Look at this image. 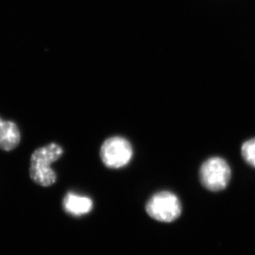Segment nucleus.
I'll list each match as a JSON object with an SVG mask.
<instances>
[{
  "instance_id": "1",
  "label": "nucleus",
  "mask_w": 255,
  "mask_h": 255,
  "mask_svg": "<svg viewBox=\"0 0 255 255\" xmlns=\"http://www.w3.org/2000/svg\"><path fill=\"white\" fill-rule=\"evenodd\" d=\"M63 153L62 147L56 143L36 149L31 154L30 162L29 173L31 180L42 187L53 185L57 176L51 165L62 156Z\"/></svg>"
},
{
  "instance_id": "2",
  "label": "nucleus",
  "mask_w": 255,
  "mask_h": 255,
  "mask_svg": "<svg viewBox=\"0 0 255 255\" xmlns=\"http://www.w3.org/2000/svg\"><path fill=\"white\" fill-rule=\"evenodd\" d=\"M182 210L183 207L178 196L169 191L155 193L145 205V211L149 217L164 223L176 221L182 214Z\"/></svg>"
},
{
  "instance_id": "3",
  "label": "nucleus",
  "mask_w": 255,
  "mask_h": 255,
  "mask_svg": "<svg viewBox=\"0 0 255 255\" xmlns=\"http://www.w3.org/2000/svg\"><path fill=\"white\" fill-rule=\"evenodd\" d=\"M231 178V167L222 157H211L200 167V182L206 189L211 192L226 189Z\"/></svg>"
},
{
  "instance_id": "4",
  "label": "nucleus",
  "mask_w": 255,
  "mask_h": 255,
  "mask_svg": "<svg viewBox=\"0 0 255 255\" xmlns=\"http://www.w3.org/2000/svg\"><path fill=\"white\" fill-rule=\"evenodd\" d=\"M133 148L126 138L114 136L102 144L100 158L109 169H121L128 165L132 159Z\"/></svg>"
},
{
  "instance_id": "5",
  "label": "nucleus",
  "mask_w": 255,
  "mask_h": 255,
  "mask_svg": "<svg viewBox=\"0 0 255 255\" xmlns=\"http://www.w3.org/2000/svg\"><path fill=\"white\" fill-rule=\"evenodd\" d=\"M63 207L69 214L80 217L88 214L93 209V201L85 196L68 193L63 200Z\"/></svg>"
},
{
  "instance_id": "6",
  "label": "nucleus",
  "mask_w": 255,
  "mask_h": 255,
  "mask_svg": "<svg viewBox=\"0 0 255 255\" xmlns=\"http://www.w3.org/2000/svg\"><path fill=\"white\" fill-rule=\"evenodd\" d=\"M21 140L19 129L10 121H2L0 125V149L5 151L14 149Z\"/></svg>"
},
{
  "instance_id": "7",
  "label": "nucleus",
  "mask_w": 255,
  "mask_h": 255,
  "mask_svg": "<svg viewBox=\"0 0 255 255\" xmlns=\"http://www.w3.org/2000/svg\"><path fill=\"white\" fill-rule=\"evenodd\" d=\"M241 155L249 165L255 168V137L244 142L241 146Z\"/></svg>"
},
{
  "instance_id": "8",
  "label": "nucleus",
  "mask_w": 255,
  "mask_h": 255,
  "mask_svg": "<svg viewBox=\"0 0 255 255\" xmlns=\"http://www.w3.org/2000/svg\"><path fill=\"white\" fill-rule=\"evenodd\" d=\"M2 119H1V118H0V125H1V124H2Z\"/></svg>"
}]
</instances>
